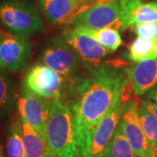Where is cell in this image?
<instances>
[{
  "label": "cell",
  "mask_w": 157,
  "mask_h": 157,
  "mask_svg": "<svg viewBox=\"0 0 157 157\" xmlns=\"http://www.w3.org/2000/svg\"><path fill=\"white\" fill-rule=\"evenodd\" d=\"M128 81L126 70L113 65L89 67L87 75L77 85L78 101L72 108L77 157L86 151L97 126L121 98Z\"/></svg>",
  "instance_id": "cell-1"
},
{
  "label": "cell",
  "mask_w": 157,
  "mask_h": 157,
  "mask_svg": "<svg viewBox=\"0 0 157 157\" xmlns=\"http://www.w3.org/2000/svg\"><path fill=\"white\" fill-rule=\"evenodd\" d=\"M45 140L51 157H77L73 112L59 99L51 101Z\"/></svg>",
  "instance_id": "cell-2"
},
{
  "label": "cell",
  "mask_w": 157,
  "mask_h": 157,
  "mask_svg": "<svg viewBox=\"0 0 157 157\" xmlns=\"http://www.w3.org/2000/svg\"><path fill=\"white\" fill-rule=\"evenodd\" d=\"M0 25L6 31L25 38L45 29L42 17L32 0L0 1Z\"/></svg>",
  "instance_id": "cell-3"
},
{
  "label": "cell",
  "mask_w": 157,
  "mask_h": 157,
  "mask_svg": "<svg viewBox=\"0 0 157 157\" xmlns=\"http://www.w3.org/2000/svg\"><path fill=\"white\" fill-rule=\"evenodd\" d=\"M39 61L64 78L71 79L78 73L81 59L63 36H53L49 38L43 48Z\"/></svg>",
  "instance_id": "cell-4"
},
{
  "label": "cell",
  "mask_w": 157,
  "mask_h": 157,
  "mask_svg": "<svg viewBox=\"0 0 157 157\" xmlns=\"http://www.w3.org/2000/svg\"><path fill=\"white\" fill-rule=\"evenodd\" d=\"M73 27L100 30L113 28L124 31L123 16L119 0H106L81 11L72 23Z\"/></svg>",
  "instance_id": "cell-5"
},
{
  "label": "cell",
  "mask_w": 157,
  "mask_h": 157,
  "mask_svg": "<svg viewBox=\"0 0 157 157\" xmlns=\"http://www.w3.org/2000/svg\"><path fill=\"white\" fill-rule=\"evenodd\" d=\"M32 48L28 38L0 29V69L11 73L22 72L31 59Z\"/></svg>",
  "instance_id": "cell-6"
},
{
  "label": "cell",
  "mask_w": 157,
  "mask_h": 157,
  "mask_svg": "<svg viewBox=\"0 0 157 157\" xmlns=\"http://www.w3.org/2000/svg\"><path fill=\"white\" fill-rule=\"evenodd\" d=\"M23 88L46 100H60L65 89V78L44 64H36L25 74Z\"/></svg>",
  "instance_id": "cell-7"
},
{
  "label": "cell",
  "mask_w": 157,
  "mask_h": 157,
  "mask_svg": "<svg viewBox=\"0 0 157 157\" xmlns=\"http://www.w3.org/2000/svg\"><path fill=\"white\" fill-rule=\"evenodd\" d=\"M120 127L128 140L133 150L139 157H157L154 148L147 139L139 119L137 101H128L123 104Z\"/></svg>",
  "instance_id": "cell-8"
},
{
  "label": "cell",
  "mask_w": 157,
  "mask_h": 157,
  "mask_svg": "<svg viewBox=\"0 0 157 157\" xmlns=\"http://www.w3.org/2000/svg\"><path fill=\"white\" fill-rule=\"evenodd\" d=\"M16 103L20 119L28 123L45 139L46 125L50 115L51 102L23 88L17 96Z\"/></svg>",
  "instance_id": "cell-9"
},
{
  "label": "cell",
  "mask_w": 157,
  "mask_h": 157,
  "mask_svg": "<svg viewBox=\"0 0 157 157\" xmlns=\"http://www.w3.org/2000/svg\"><path fill=\"white\" fill-rule=\"evenodd\" d=\"M123 103L120 98L113 108L101 120L94 132L90 144L82 157H104L113 134L120 124Z\"/></svg>",
  "instance_id": "cell-10"
},
{
  "label": "cell",
  "mask_w": 157,
  "mask_h": 157,
  "mask_svg": "<svg viewBox=\"0 0 157 157\" xmlns=\"http://www.w3.org/2000/svg\"><path fill=\"white\" fill-rule=\"evenodd\" d=\"M63 38L76 51L80 59L90 67L101 64L102 59L112 52L92 37L73 27L63 34Z\"/></svg>",
  "instance_id": "cell-11"
},
{
  "label": "cell",
  "mask_w": 157,
  "mask_h": 157,
  "mask_svg": "<svg viewBox=\"0 0 157 157\" xmlns=\"http://www.w3.org/2000/svg\"><path fill=\"white\" fill-rule=\"evenodd\" d=\"M42 13L48 22L53 25L72 24L83 6L76 0H39Z\"/></svg>",
  "instance_id": "cell-12"
},
{
  "label": "cell",
  "mask_w": 157,
  "mask_h": 157,
  "mask_svg": "<svg viewBox=\"0 0 157 157\" xmlns=\"http://www.w3.org/2000/svg\"><path fill=\"white\" fill-rule=\"evenodd\" d=\"M135 95H144L157 85V58L138 62L126 68Z\"/></svg>",
  "instance_id": "cell-13"
},
{
  "label": "cell",
  "mask_w": 157,
  "mask_h": 157,
  "mask_svg": "<svg viewBox=\"0 0 157 157\" xmlns=\"http://www.w3.org/2000/svg\"><path fill=\"white\" fill-rule=\"evenodd\" d=\"M121 6L125 30L132 25L157 21V1L119 0Z\"/></svg>",
  "instance_id": "cell-14"
},
{
  "label": "cell",
  "mask_w": 157,
  "mask_h": 157,
  "mask_svg": "<svg viewBox=\"0 0 157 157\" xmlns=\"http://www.w3.org/2000/svg\"><path fill=\"white\" fill-rule=\"evenodd\" d=\"M19 124L26 157H51L45 139L20 118Z\"/></svg>",
  "instance_id": "cell-15"
},
{
  "label": "cell",
  "mask_w": 157,
  "mask_h": 157,
  "mask_svg": "<svg viewBox=\"0 0 157 157\" xmlns=\"http://www.w3.org/2000/svg\"><path fill=\"white\" fill-rule=\"evenodd\" d=\"M128 58L135 63L156 59L157 39L138 36L129 47Z\"/></svg>",
  "instance_id": "cell-16"
},
{
  "label": "cell",
  "mask_w": 157,
  "mask_h": 157,
  "mask_svg": "<svg viewBox=\"0 0 157 157\" xmlns=\"http://www.w3.org/2000/svg\"><path fill=\"white\" fill-rule=\"evenodd\" d=\"M14 104L15 94L12 80L0 69V121L10 116Z\"/></svg>",
  "instance_id": "cell-17"
},
{
  "label": "cell",
  "mask_w": 157,
  "mask_h": 157,
  "mask_svg": "<svg viewBox=\"0 0 157 157\" xmlns=\"http://www.w3.org/2000/svg\"><path fill=\"white\" fill-rule=\"evenodd\" d=\"M80 31L81 33L88 35L95 39L101 45L112 52L116 51L122 44V39L119 31L113 28H104L100 30L82 28V27H73Z\"/></svg>",
  "instance_id": "cell-18"
},
{
  "label": "cell",
  "mask_w": 157,
  "mask_h": 157,
  "mask_svg": "<svg viewBox=\"0 0 157 157\" xmlns=\"http://www.w3.org/2000/svg\"><path fill=\"white\" fill-rule=\"evenodd\" d=\"M104 157H139L133 150L120 125L113 134Z\"/></svg>",
  "instance_id": "cell-19"
},
{
  "label": "cell",
  "mask_w": 157,
  "mask_h": 157,
  "mask_svg": "<svg viewBox=\"0 0 157 157\" xmlns=\"http://www.w3.org/2000/svg\"><path fill=\"white\" fill-rule=\"evenodd\" d=\"M6 151L8 157H26L19 119L11 123L7 128Z\"/></svg>",
  "instance_id": "cell-20"
},
{
  "label": "cell",
  "mask_w": 157,
  "mask_h": 157,
  "mask_svg": "<svg viewBox=\"0 0 157 157\" xmlns=\"http://www.w3.org/2000/svg\"><path fill=\"white\" fill-rule=\"evenodd\" d=\"M139 119L147 139L157 155V119L140 105Z\"/></svg>",
  "instance_id": "cell-21"
},
{
  "label": "cell",
  "mask_w": 157,
  "mask_h": 157,
  "mask_svg": "<svg viewBox=\"0 0 157 157\" xmlns=\"http://www.w3.org/2000/svg\"><path fill=\"white\" fill-rule=\"evenodd\" d=\"M135 33L139 37L157 39V21L136 25Z\"/></svg>",
  "instance_id": "cell-22"
},
{
  "label": "cell",
  "mask_w": 157,
  "mask_h": 157,
  "mask_svg": "<svg viewBox=\"0 0 157 157\" xmlns=\"http://www.w3.org/2000/svg\"><path fill=\"white\" fill-rule=\"evenodd\" d=\"M140 106L146 108L148 112L151 113L157 119V104L146 100V101H142L140 102Z\"/></svg>",
  "instance_id": "cell-23"
},
{
  "label": "cell",
  "mask_w": 157,
  "mask_h": 157,
  "mask_svg": "<svg viewBox=\"0 0 157 157\" xmlns=\"http://www.w3.org/2000/svg\"><path fill=\"white\" fill-rule=\"evenodd\" d=\"M144 97L147 101L157 104V85L155 86H154L151 90H149L147 93H146L144 94Z\"/></svg>",
  "instance_id": "cell-24"
},
{
  "label": "cell",
  "mask_w": 157,
  "mask_h": 157,
  "mask_svg": "<svg viewBox=\"0 0 157 157\" xmlns=\"http://www.w3.org/2000/svg\"><path fill=\"white\" fill-rule=\"evenodd\" d=\"M4 155V154H3V151H2V148H1V147H0V155Z\"/></svg>",
  "instance_id": "cell-25"
},
{
  "label": "cell",
  "mask_w": 157,
  "mask_h": 157,
  "mask_svg": "<svg viewBox=\"0 0 157 157\" xmlns=\"http://www.w3.org/2000/svg\"><path fill=\"white\" fill-rule=\"evenodd\" d=\"M0 157H4V155H0Z\"/></svg>",
  "instance_id": "cell-26"
}]
</instances>
